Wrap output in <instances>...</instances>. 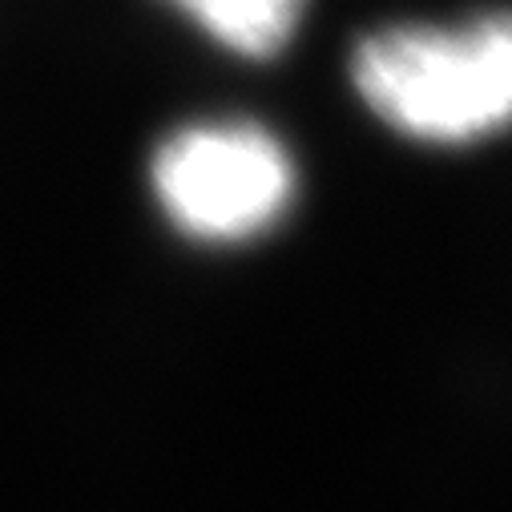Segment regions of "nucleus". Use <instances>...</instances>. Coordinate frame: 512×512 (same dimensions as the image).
Wrapping results in <instances>:
<instances>
[{"label":"nucleus","instance_id":"f257e3e1","mask_svg":"<svg viewBox=\"0 0 512 512\" xmlns=\"http://www.w3.org/2000/svg\"><path fill=\"white\" fill-rule=\"evenodd\" d=\"M375 117L416 142L460 146L512 125V13L460 29H383L351 61Z\"/></svg>","mask_w":512,"mask_h":512},{"label":"nucleus","instance_id":"7ed1b4c3","mask_svg":"<svg viewBox=\"0 0 512 512\" xmlns=\"http://www.w3.org/2000/svg\"><path fill=\"white\" fill-rule=\"evenodd\" d=\"M170 5L242 57L283 53L307 13V0H170Z\"/></svg>","mask_w":512,"mask_h":512},{"label":"nucleus","instance_id":"f03ea898","mask_svg":"<svg viewBox=\"0 0 512 512\" xmlns=\"http://www.w3.org/2000/svg\"><path fill=\"white\" fill-rule=\"evenodd\" d=\"M154 194L198 242H246L271 230L295 198V166L259 125H190L154 154Z\"/></svg>","mask_w":512,"mask_h":512}]
</instances>
